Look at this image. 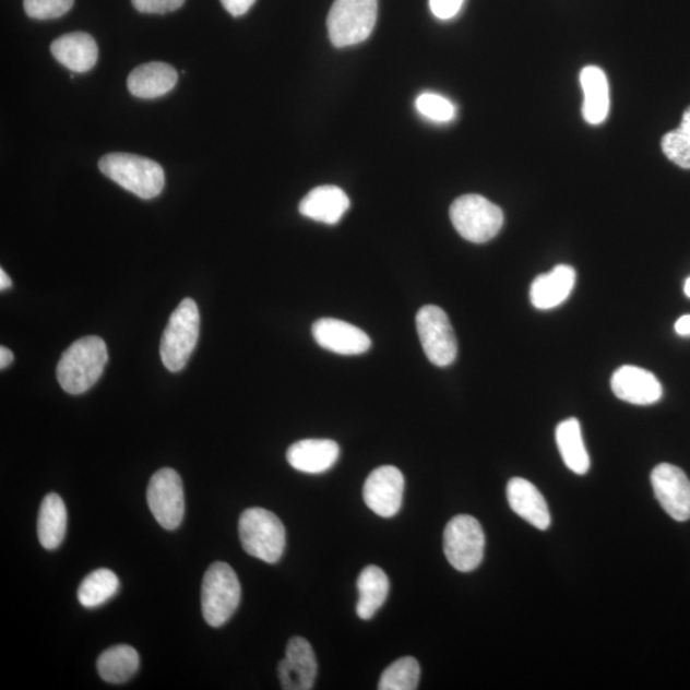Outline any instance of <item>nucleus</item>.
Listing matches in <instances>:
<instances>
[{"mask_svg": "<svg viewBox=\"0 0 690 690\" xmlns=\"http://www.w3.org/2000/svg\"><path fill=\"white\" fill-rule=\"evenodd\" d=\"M107 364V344L102 337L84 336L62 355L57 366V379L64 392L84 394L99 381Z\"/></svg>", "mask_w": 690, "mask_h": 690, "instance_id": "1", "label": "nucleus"}, {"mask_svg": "<svg viewBox=\"0 0 690 690\" xmlns=\"http://www.w3.org/2000/svg\"><path fill=\"white\" fill-rule=\"evenodd\" d=\"M99 168L111 181L144 200L159 197L164 189L163 168L147 157L112 153L102 157Z\"/></svg>", "mask_w": 690, "mask_h": 690, "instance_id": "2", "label": "nucleus"}, {"mask_svg": "<svg viewBox=\"0 0 690 690\" xmlns=\"http://www.w3.org/2000/svg\"><path fill=\"white\" fill-rule=\"evenodd\" d=\"M241 597V583L234 568L223 561L209 567L202 581L201 607L210 627L219 628L234 617Z\"/></svg>", "mask_w": 690, "mask_h": 690, "instance_id": "3", "label": "nucleus"}, {"mask_svg": "<svg viewBox=\"0 0 690 690\" xmlns=\"http://www.w3.org/2000/svg\"><path fill=\"white\" fill-rule=\"evenodd\" d=\"M239 539L251 557L275 564L285 549V528L274 513L262 508L245 510L238 524Z\"/></svg>", "mask_w": 690, "mask_h": 690, "instance_id": "4", "label": "nucleus"}, {"mask_svg": "<svg viewBox=\"0 0 690 690\" xmlns=\"http://www.w3.org/2000/svg\"><path fill=\"white\" fill-rule=\"evenodd\" d=\"M200 336V312L197 302L186 298L171 313L162 337L160 356L171 372L185 369L197 348Z\"/></svg>", "mask_w": 690, "mask_h": 690, "instance_id": "5", "label": "nucleus"}, {"mask_svg": "<svg viewBox=\"0 0 690 690\" xmlns=\"http://www.w3.org/2000/svg\"><path fill=\"white\" fill-rule=\"evenodd\" d=\"M378 20V0H334L328 16L330 40L336 48L369 39Z\"/></svg>", "mask_w": 690, "mask_h": 690, "instance_id": "6", "label": "nucleus"}, {"mask_svg": "<svg viewBox=\"0 0 690 690\" xmlns=\"http://www.w3.org/2000/svg\"><path fill=\"white\" fill-rule=\"evenodd\" d=\"M450 219L464 239L485 243L499 235L504 214L499 206L479 194H464L450 206Z\"/></svg>", "mask_w": 690, "mask_h": 690, "instance_id": "7", "label": "nucleus"}, {"mask_svg": "<svg viewBox=\"0 0 690 690\" xmlns=\"http://www.w3.org/2000/svg\"><path fill=\"white\" fill-rule=\"evenodd\" d=\"M486 538L481 524L476 518L456 515L444 531V552L450 566L468 573L481 564Z\"/></svg>", "mask_w": 690, "mask_h": 690, "instance_id": "8", "label": "nucleus"}, {"mask_svg": "<svg viewBox=\"0 0 690 690\" xmlns=\"http://www.w3.org/2000/svg\"><path fill=\"white\" fill-rule=\"evenodd\" d=\"M416 325L429 361L439 367L452 365L457 355V342L445 311L438 306H424L417 313Z\"/></svg>", "mask_w": 690, "mask_h": 690, "instance_id": "9", "label": "nucleus"}, {"mask_svg": "<svg viewBox=\"0 0 690 690\" xmlns=\"http://www.w3.org/2000/svg\"><path fill=\"white\" fill-rule=\"evenodd\" d=\"M147 505L164 530L175 531L183 521L185 492L181 476L171 468L155 472L147 486Z\"/></svg>", "mask_w": 690, "mask_h": 690, "instance_id": "10", "label": "nucleus"}, {"mask_svg": "<svg viewBox=\"0 0 690 690\" xmlns=\"http://www.w3.org/2000/svg\"><path fill=\"white\" fill-rule=\"evenodd\" d=\"M651 484L659 505L673 520H690V481L685 471L669 463L658 464L652 471Z\"/></svg>", "mask_w": 690, "mask_h": 690, "instance_id": "11", "label": "nucleus"}, {"mask_svg": "<svg viewBox=\"0 0 690 690\" xmlns=\"http://www.w3.org/2000/svg\"><path fill=\"white\" fill-rule=\"evenodd\" d=\"M404 476L393 466L373 469L364 486V500L374 514L392 518L400 512L403 504Z\"/></svg>", "mask_w": 690, "mask_h": 690, "instance_id": "12", "label": "nucleus"}, {"mask_svg": "<svg viewBox=\"0 0 690 690\" xmlns=\"http://www.w3.org/2000/svg\"><path fill=\"white\" fill-rule=\"evenodd\" d=\"M277 675L285 690H310L318 675L317 656L309 641L294 637L277 666Z\"/></svg>", "mask_w": 690, "mask_h": 690, "instance_id": "13", "label": "nucleus"}, {"mask_svg": "<svg viewBox=\"0 0 690 690\" xmlns=\"http://www.w3.org/2000/svg\"><path fill=\"white\" fill-rule=\"evenodd\" d=\"M312 335L321 348L342 356L366 354L372 344L364 330L336 319H321L314 322Z\"/></svg>", "mask_w": 690, "mask_h": 690, "instance_id": "14", "label": "nucleus"}, {"mask_svg": "<svg viewBox=\"0 0 690 690\" xmlns=\"http://www.w3.org/2000/svg\"><path fill=\"white\" fill-rule=\"evenodd\" d=\"M611 389L620 401L635 406H651L663 397L662 382L654 373L637 366H621L614 372Z\"/></svg>", "mask_w": 690, "mask_h": 690, "instance_id": "15", "label": "nucleus"}, {"mask_svg": "<svg viewBox=\"0 0 690 690\" xmlns=\"http://www.w3.org/2000/svg\"><path fill=\"white\" fill-rule=\"evenodd\" d=\"M507 497L513 512L532 524V526L542 531L550 527L549 507H547L544 495L539 492L534 484L524 478H512L507 487Z\"/></svg>", "mask_w": 690, "mask_h": 690, "instance_id": "16", "label": "nucleus"}, {"mask_svg": "<svg viewBox=\"0 0 690 690\" xmlns=\"http://www.w3.org/2000/svg\"><path fill=\"white\" fill-rule=\"evenodd\" d=\"M341 455V448L330 439H306L290 445L287 461L290 467L304 474H324L334 466Z\"/></svg>", "mask_w": 690, "mask_h": 690, "instance_id": "17", "label": "nucleus"}, {"mask_svg": "<svg viewBox=\"0 0 690 690\" xmlns=\"http://www.w3.org/2000/svg\"><path fill=\"white\" fill-rule=\"evenodd\" d=\"M575 279V270L569 265L555 266L551 272L537 276L530 290L532 305L546 311L564 304L572 295Z\"/></svg>", "mask_w": 690, "mask_h": 690, "instance_id": "18", "label": "nucleus"}, {"mask_svg": "<svg viewBox=\"0 0 690 690\" xmlns=\"http://www.w3.org/2000/svg\"><path fill=\"white\" fill-rule=\"evenodd\" d=\"M50 51L66 69L78 73L93 70L99 58V48L94 37L86 33H72L58 37L52 41Z\"/></svg>", "mask_w": 690, "mask_h": 690, "instance_id": "19", "label": "nucleus"}, {"mask_svg": "<svg viewBox=\"0 0 690 690\" xmlns=\"http://www.w3.org/2000/svg\"><path fill=\"white\" fill-rule=\"evenodd\" d=\"M350 201L340 187L320 186L299 202V213L314 222L334 225L340 223Z\"/></svg>", "mask_w": 690, "mask_h": 690, "instance_id": "20", "label": "nucleus"}, {"mask_svg": "<svg viewBox=\"0 0 690 690\" xmlns=\"http://www.w3.org/2000/svg\"><path fill=\"white\" fill-rule=\"evenodd\" d=\"M178 82V72L167 63L153 62L133 70L127 80L130 93L141 99H155L171 92Z\"/></svg>", "mask_w": 690, "mask_h": 690, "instance_id": "21", "label": "nucleus"}, {"mask_svg": "<svg viewBox=\"0 0 690 690\" xmlns=\"http://www.w3.org/2000/svg\"><path fill=\"white\" fill-rule=\"evenodd\" d=\"M581 85L584 119L590 124H602L610 110V90L605 72L595 66L586 67L581 72Z\"/></svg>", "mask_w": 690, "mask_h": 690, "instance_id": "22", "label": "nucleus"}, {"mask_svg": "<svg viewBox=\"0 0 690 690\" xmlns=\"http://www.w3.org/2000/svg\"><path fill=\"white\" fill-rule=\"evenodd\" d=\"M358 603L356 611L362 620L374 617L389 594V579L384 570L377 566L366 567L357 581Z\"/></svg>", "mask_w": 690, "mask_h": 690, "instance_id": "23", "label": "nucleus"}, {"mask_svg": "<svg viewBox=\"0 0 690 690\" xmlns=\"http://www.w3.org/2000/svg\"><path fill=\"white\" fill-rule=\"evenodd\" d=\"M67 509L58 493L44 498L37 520V535L44 549L56 550L63 543L67 531Z\"/></svg>", "mask_w": 690, "mask_h": 690, "instance_id": "24", "label": "nucleus"}, {"mask_svg": "<svg viewBox=\"0 0 690 690\" xmlns=\"http://www.w3.org/2000/svg\"><path fill=\"white\" fill-rule=\"evenodd\" d=\"M557 444L566 466L575 475H586L590 466V455L584 445L579 419L568 418L557 427Z\"/></svg>", "mask_w": 690, "mask_h": 690, "instance_id": "25", "label": "nucleus"}, {"mask_svg": "<svg viewBox=\"0 0 690 690\" xmlns=\"http://www.w3.org/2000/svg\"><path fill=\"white\" fill-rule=\"evenodd\" d=\"M97 671L103 680L111 685L129 681L140 667L139 652L127 644L110 647L97 658Z\"/></svg>", "mask_w": 690, "mask_h": 690, "instance_id": "26", "label": "nucleus"}, {"mask_svg": "<svg viewBox=\"0 0 690 690\" xmlns=\"http://www.w3.org/2000/svg\"><path fill=\"white\" fill-rule=\"evenodd\" d=\"M119 580L109 569H97L82 581L79 588V602L82 606L94 609L117 594Z\"/></svg>", "mask_w": 690, "mask_h": 690, "instance_id": "27", "label": "nucleus"}, {"mask_svg": "<svg viewBox=\"0 0 690 690\" xmlns=\"http://www.w3.org/2000/svg\"><path fill=\"white\" fill-rule=\"evenodd\" d=\"M421 677V667L415 657H402L382 673L380 690H415Z\"/></svg>", "mask_w": 690, "mask_h": 690, "instance_id": "28", "label": "nucleus"}, {"mask_svg": "<svg viewBox=\"0 0 690 690\" xmlns=\"http://www.w3.org/2000/svg\"><path fill=\"white\" fill-rule=\"evenodd\" d=\"M662 147L667 159L682 169H690V107L682 115L678 129L665 134Z\"/></svg>", "mask_w": 690, "mask_h": 690, "instance_id": "29", "label": "nucleus"}, {"mask_svg": "<svg viewBox=\"0 0 690 690\" xmlns=\"http://www.w3.org/2000/svg\"><path fill=\"white\" fill-rule=\"evenodd\" d=\"M416 109L423 117L437 123L453 121L456 115L454 104L447 97L433 93L419 95L416 100Z\"/></svg>", "mask_w": 690, "mask_h": 690, "instance_id": "30", "label": "nucleus"}, {"mask_svg": "<svg viewBox=\"0 0 690 690\" xmlns=\"http://www.w3.org/2000/svg\"><path fill=\"white\" fill-rule=\"evenodd\" d=\"M74 4V0H24L27 16L35 20L62 17Z\"/></svg>", "mask_w": 690, "mask_h": 690, "instance_id": "31", "label": "nucleus"}, {"mask_svg": "<svg viewBox=\"0 0 690 690\" xmlns=\"http://www.w3.org/2000/svg\"><path fill=\"white\" fill-rule=\"evenodd\" d=\"M185 0H132L134 9L142 13L163 14L181 9Z\"/></svg>", "mask_w": 690, "mask_h": 690, "instance_id": "32", "label": "nucleus"}, {"mask_svg": "<svg viewBox=\"0 0 690 690\" xmlns=\"http://www.w3.org/2000/svg\"><path fill=\"white\" fill-rule=\"evenodd\" d=\"M464 0H430V9L435 17L450 20L461 11Z\"/></svg>", "mask_w": 690, "mask_h": 690, "instance_id": "33", "label": "nucleus"}, {"mask_svg": "<svg viewBox=\"0 0 690 690\" xmlns=\"http://www.w3.org/2000/svg\"><path fill=\"white\" fill-rule=\"evenodd\" d=\"M221 2L231 16L239 17L249 12L257 0H221Z\"/></svg>", "mask_w": 690, "mask_h": 690, "instance_id": "34", "label": "nucleus"}, {"mask_svg": "<svg viewBox=\"0 0 690 690\" xmlns=\"http://www.w3.org/2000/svg\"><path fill=\"white\" fill-rule=\"evenodd\" d=\"M675 332L681 336H690V314H685L677 321Z\"/></svg>", "mask_w": 690, "mask_h": 690, "instance_id": "35", "label": "nucleus"}, {"mask_svg": "<svg viewBox=\"0 0 690 690\" xmlns=\"http://www.w3.org/2000/svg\"><path fill=\"white\" fill-rule=\"evenodd\" d=\"M14 356L9 348H0V369L4 370L13 362Z\"/></svg>", "mask_w": 690, "mask_h": 690, "instance_id": "36", "label": "nucleus"}, {"mask_svg": "<svg viewBox=\"0 0 690 690\" xmlns=\"http://www.w3.org/2000/svg\"><path fill=\"white\" fill-rule=\"evenodd\" d=\"M12 287V281L9 275L4 272V270H0V289L2 292L10 289Z\"/></svg>", "mask_w": 690, "mask_h": 690, "instance_id": "37", "label": "nucleus"}, {"mask_svg": "<svg viewBox=\"0 0 690 690\" xmlns=\"http://www.w3.org/2000/svg\"><path fill=\"white\" fill-rule=\"evenodd\" d=\"M685 294L687 295V297L690 298V276L688 277L685 284Z\"/></svg>", "mask_w": 690, "mask_h": 690, "instance_id": "38", "label": "nucleus"}]
</instances>
